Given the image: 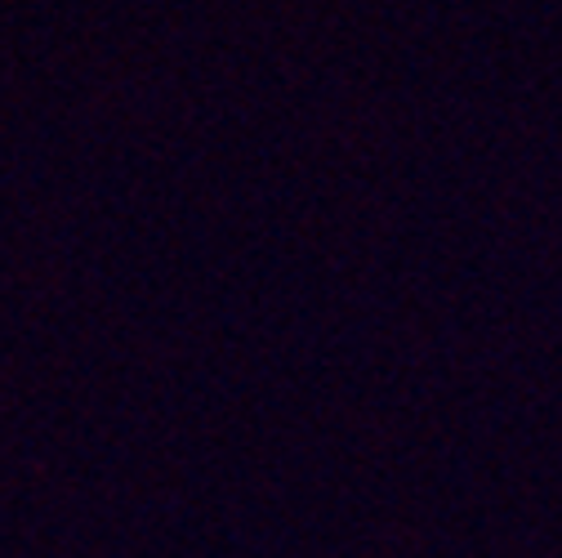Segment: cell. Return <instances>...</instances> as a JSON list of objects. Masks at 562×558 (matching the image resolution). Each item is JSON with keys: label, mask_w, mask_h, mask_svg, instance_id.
Wrapping results in <instances>:
<instances>
[]
</instances>
